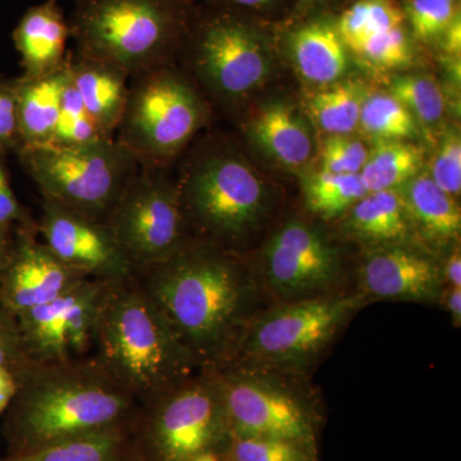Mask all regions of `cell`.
Wrapping results in <instances>:
<instances>
[{
  "mask_svg": "<svg viewBox=\"0 0 461 461\" xmlns=\"http://www.w3.org/2000/svg\"><path fill=\"white\" fill-rule=\"evenodd\" d=\"M135 276L202 371H215L235 357L249 323L260 312L257 276L230 250L205 240H187L172 256Z\"/></svg>",
  "mask_w": 461,
  "mask_h": 461,
  "instance_id": "1",
  "label": "cell"
},
{
  "mask_svg": "<svg viewBox=\"0 0 461 461\" xmlns=\"http://www.w3.org/2000/svg\"><path fill=\"white\" fill-rule=\"evenodd\" d=\"M139 402L91 357L32 363L11 402L14 455L69 439L127 429Z\"/></svg>",
  "mask_w": 461,
  "mask_h": 461,
  "instance_id": "2",
  "label": "cell"
},
{
  "mask_svg": "<svg viewBox=\"0 0 461 461\" xmlns=\"http://www.w3.org/2000/svg\"><path fill=\"white\" fill-rule=\"evenodd\" d=\"M93 350L91 359L140 405L202 372L135 275L109 285Z\"/></svg>",
  "mask_w": 461,
  "mask_h": 461,
  "instance_id": "3",
  "label": "cell"
},
{
  "mask_svg": "<svg viewBox=\"0 0 461 461\" xmlns=\"http://www.w3.org/2000/svg\"><path fill=\"white\" fill-rule=\"evenodd\" d=\"M69 27L78 54L132 78L167 65L187 20L180 0H77Z\"/></svg>",
  "mask_w": 461,
  "mask_h": 461,
  "instance_id": "4",
  "label": "cell"
},
{
  "mask_svg": "<svg viewBox=\"0 0 461 461\" xmlns=\"http://www.w3.org/2000/svg\"><path fill=\"white\" fill-rule=\"evenodd\" d=\"M364 303L359 293L339 291L258 312L230 363L302 373L330 348Z\"/></svg>",
  "mask_w": 461,
  "mask_h": 461,
  "instance_id": "5",
  "label": "cell"
},
{
  "mask_svg": "<svg viewBox=\"0 0 461 461\" xmlns=\"http://www.w3.org/2000/svg\"><path fill=\"white\" fill-rule=\"evenodd\" d=\"M204 105L189 81L168 65L130 78L115 140L139 166L162 168L198 131Z\"/></svg>",
  "mask_w": 461,
  "mask_h": 461,
  "instance_id": "6",
  "label": "cell"
},
{
  "mask_svg": "<svg viewBox=\"0 0 461 461\" xmlns=\"http://www.w3.org/2000/svg\"><path fill=\"white\" fill-rule=\"evenodd\" d=\"M17 154L42 198L102 221L140 167L115 139L80 148H26Z\"/></svg>",
  "mask_w": 461,
  "mask_h": 461,
  "instance_id": "7",
  "label": "cell"
},
{
  "mask_svg": "<svg viewBox=\"0 0 461 461\" xmlns=\"http://www.w3.org/2000/svg\"><path fill=\"white\" fill-rule=\"evenodd\" d=\"M211 372L222 395L230 436L312 444L313 411L304 391L293 381L295 375L238 363Z\"/></svg>",
  "mask_w": 461,
  "mask_h": 461,
  "instance_id": "8",
  "label": "cell"
},
{
  "mask_svg": "<svg viewBox=\"0 0 461 461\" xmlns=\"http://www.w3.org/2000/svg\"><path fill=\"white\" fill-rule=\"evenodd\" d=\"M142 406V460L191 461L229 439L213 372L202 371Z\"/></svg>",
  "mask_w": 461,
  "mask_h": 461,
  "instance_id": "9",
  "label": "cell"
},
{
  "mask_svg": "<svg viewBox=\"0 0 461 461\" xmlns=\"http://www.w3.org/2000/svg\"><path fill=\"white\" fill-rule=\"evenodd\" d=\"M178 194L186 224L221 248L248 236L266 209L262 181L236 157L205 158L187 173Z\"/></svg>",
  "mask_w": 461,
  "mask_h": 461,
  "instance_id": "10",
  "label": "cell"
},
{
  "mask_svg": "<svg viewBox=\"0 0 461 461\" xmlns=\"http://www.w3.org/2000/svg\"><path fill=\"white\" fill-rule=\"evenodd\" d=\"M160 169L139 167L104 218L135 272L162 262L187 241L178 187Z\"/></svg>",
  "mask_w": 461,
  "mask_h": 461,
  "instance_id": "11",
  "label": "cell"
},
{
  "mask_svg": "<svg viewBox=\"0 0 461 461\" xmlns=\"http://www.w3.org/2000/svg\"><path fill=\"white\" fill-rule=\"evenodd\" d=\"M341 276L339 249L321 230L291 221L267 242L257 280L278 304L339 293Z\"/></svg>",
  "mask_w": 461,
  "mask_h": 461,
  "instance_id": "12",
  "label": "cell"
},
{
  "mask_svg": "<svg viewBox=\"0 0 461 461\" xmlns=\"http://www.w3.org/2000/svg\"><path fill=\"white\" fill-rule=\"evenodd\" d=\"M111 282L86 278L47 304L18 315L27 357L35 364L87 357Z\"/></svg>",
  "mask_w": 461,
  "mask_h": 461,
  "instance_id": "13",
  "label": "cell"
},
{
  "mask_svg": "<svg viewBox=\"0 0 461 461\" xmlns=\"http://www.w3.org/2000/svg\"><path fill=\"white\" fill-rule=\"evenodd\" d=\"M194 67L209 86L227 98L245 95L262 83L268 60L259 36L232 14L209 16L193 36Z\"/></svg>",
  "mask_w": 461,
  "mask_h": 461,
  "instance_id": "14",
  "label": "cell"
},
{
  "mask_svg": "<svg viewBox=\"0 0 461 461\" xmlns=\"http://www.w3.org/2000/svg\"><path fill=\"white\" fill-rule=\"evenodd\" d=\"M38 232L58 259L86 277L118 281L135 275L104 221L42 198Z\"/></svg>",
  "mask_w": 461,
  "mask_h": 461,
  "instance_id": "15",
  "label": "cell"
},
{
  "mask_svg": "<svg viewBox=\"0 0 461 461\" xmlns=\"http://www.w3.org/2000/svg\"><path fill=\"white\" fill-rule=\"evenodd\" d=\"M36 232L17 230L14 251L0 273V305L14 317L47 304L89 278L58 259L36 239Z\"/></svg>",
  "mask_w": 461,
  "mask_h": 461,
  "instance_id": "16",
  "label": "cell"
},
{
  "mask_svg": "<svg viewBox=\"0 0 461 461\" xmlns=\"http://www.w3.org/2000/svg\"><path fill=\"white\" fill-rule=\"evenodd\" d=\"M444 291L442 271L429 257L402 244L373 251L359 269L364 299L436 304Z\"/></svg>",
  "mask_w": 461,
  "mask_h": 461,
  "instance_id": "17",
  "label": "cell"
},
{
  "mask_svg": "<svg viewBox=\"0 0 461 461\" xmlns=\"http://www.w3.org/2000/svg\"><path fill=\"white\" fill-rule=\"evenodd\" d=\"M12 36L20 53L23 77H44L66 66L71 27L58 0H45L27 9Z\"/></svg>",
  "mask_w": 461,
  "mask_h": 461,
  "instance_id": "18",
  "label": "cell"
},
{
  "mask_svg": "<svg viewBox=\"0 0 461 461\" xmlns=\"http://www.w3.org/2000/svg\"><path fill=\"white\" fill-rule=\"evenodd\" d=\"M69 81L77 90L87 113L108 138L115 139L127 98L130 77L121 69L81 56H68Z\"/></svg>",
  "mask_w": 461,
  "mask_h": 461,
  "instance_id": "19",
  "label": "cell"
},
{
  "mask_svg": "<svg viewBox=\"0 0 461 461\" xmlns=\"http://www.w3.org/2000/svg\"><path fill=\"white\" fill-rule=\"evenodd\" d=\"M67 80V63L59 71L44 77L20 76L12 80L16 93L21 150L51 144Z\"/></svg>",
  "mask_w": 461,
  "mask_h": 461,
  "instance_id": "20",
  "label": "cell"
},
{
  "mask_svg": "<svg viewBox=\"0 0 461 461\" xmlns=\"http://www.w3.org/2000/svg\"><path fill=\"white\" fill-rule=\"evenodd\" d=\"M345 48L336 26L323 21L300 27L291 36L295 65L314 84H330L341 77L348 66Z\"/></svg>",
  "mask_w": 461,
  "mask_h": 461,
  "instance_id": "21",
  "label": "cell"
},
{
  "mask_svg": "<svg viewBox=\"0 0 461 461\" xmlns=\"http://www.w3.org/2000/svg\"><path fill=\"white\" fill-rule=\"evenodd\" d=\"M411 226L403 200L395 190L368 193L348 209V230L364 241L402 244Z\"/></svg>",
  "mask_w": 461,
  "mask_h": 461,
  "instance_id": "22",
  "label": "cell"
},
{
  "mask_svg": "<svg viewBox=\"0 0 461 461\" xmlns=\"http://www.w3.org/2000/svg\"><path fill=\"white\" fill-rule=\"evenodd\" d=\"M251 135L271 156L286 166L305 165L313 153L308 127L285 104L263 108L251 122Z\"/></svg>",
  "mask_w": 461,
  "mask_h": 461,
  "instance_id": "23",
  "label": "cell"
},
{
  "mask_svg": "<svg viewBox=\"0 0 461 461\" xmlns=\"http://www.w3.org/2000/svg\"><path fill=\"white\" fill-rule=\"evenodd\" d=\"M402 200L411 221L420 224L429 238L438 241L459 238V205L454 196L439 189L429 176H418L409 181Z\"/></svg>",
  "mask_w": 461,
  "mask_h": 461,
  "instance_id": "24",
  "label": "cell"
},
{
  "mask_svg": "<svg viewBox=\"0 0 461 461\" xmlns=\"http://www.w3.org/2000/svg\"><path fill=\"white\" fill-rule=\"evenodd\" d=\"M8 461H144L127 429L105 430L69 439L32 453L14 455Z\"/></svg>",
  "mask_w": 461,
  "mask_h": 461,
  "instance_id": "25",
  "label": "cell"
},
{
  "mask_svg": "<svg viewBox=\"0 0 461 461\" xmlns=\"http://www.w3.org/2000/svg\"><path fill=\"white\" fill-rule=\"evenodd\" d=\"M423 150L402 140H378L359 173L368 193L395 190L417 176Z\"/></svg>",
  "mask_w": 461,
  "mask_h": 461,
  "instance_id": "26",
  "label": "cell"
},
{
  "mask_svg": "<svg viewBox=\"0 0 461 461\" xmlns=\"http://www.w3.org/2000/svg\"><path fill=\"white\" fill-rule=\"evenodd\" d=\"M405 20L395 0H357L342 14L336 29L345 47L355 53L371 36L402 27Z\"/></svg>",
  "mask_w": 461,
  "mask_h": 461,
  "instance_id": "27",
  "label": "cell"
},
{
  "mask_svg": "<svg viewBox=\"0 0 461 461\" xmlns=\"http://www.w3.org/2000/svg\"><path fill=\"white\" fill-rule=\"evenodd\" d=\"M368 194L360 175L318 173L308 181L305 198L308 208L323 218H335Z\"/></svg>",
  "mask_w": 461,
  "mask_h": 461,
  "instance_id": "28",
  "label": "cell"
},
{
  "mask_svg": "<svg viewBox=\"0 0 461 461\" xmlns=\"http://www.w3.org/2000/svg\"><path fill=\"white\" fill-rule=\"evenodd\" d=\"M363 103L362 89L357 85L339 84L314 95L311 112L324 131L348 135L359 124Z\"/></svg>",
  "mask_w": 461,
  "mask_h": 461,
  "instance_id": "29",
  "label": "cell"
},
{
  "mask_svg": "<svg viewBox=\"0 0 461 461\" xmlns=\"http://www.w3.org/2000/svg\"><path fill=\"white\" fill-rule=\"evenodd\" d=\"M105 140H114V139L108 138L93 117L87 113L83 100L69 81L68 76L51 147L80 148Z\"/></svg>",
  "mask_w": 461,
  "mask_h": 461,
  "instance_id": "30",
  "label": "cell"
},
{
  "mask_svg": "<svg viewBox=\"0 0 461 461\" xmlns=\"http://www.w3.org/2000/svg\"><path fill=\"white\" fill-rule=\"evenodd\" d=\"M359 124L378 140H403L415 133L412 114L390 94L364 100Z\"/></svg>",
  "mask_w": 461,
  "mask_h": 461,
  "instance_id": "31",
  "label": "cell"
},
{
  "mask_svg": "<svg viewBox=\"0 0 461 461\" xmlns=\"http://www.w3.org/2000/svg\"><path fill=\"white\" fill-rule=\"evenodd\" d=\"M390 95L424 123H437L445 112V98L438 85L427 76H402L393 80Z\"/></svg>",
  "mask_w": 461,
  "mask_h": 461,
  "instance_id": "32",
  "label": "cell"
},
{
  "mask_svg": "<svg viewBox=\"0 0 461 461\" xmlns=\"http://www.w3.org/2000/svg\"><path fill=\"white\" fill-rule=\"evenodd\" d=\"M232 461H308L305 445L266 437H229Z\"/></svg>",
  "mask_w": 461,
  "mask_h": 461,
  "instance_id": "33",
  "label": "cell"
},
{
  "mask_svg": "<svg viewBox=\"0 0 461 461\" xmlns=\"http://www.w3.org/2000/svg\"><path fill=\"white\" fill-rule=\"evenodd\" d=\"M403 12L412 32L423 41L441 38L455 18L460 16L456 0H409Z\"/></svg>",
  "mask_w": 461,
  "mask_h": 461,
  "instance_id": "34",
  "label": "cell"
},
{
  "mask_svg": "<svg viewBox=\"0 0 461 461\" xmlns=\"http://www.w3.org/2000/svg\"><path fill=\"white\" fill-rule=\"evenodd\" d=\"M355 53L381 68H396L411 62V41L403 26L397 27L371 36Z\"/></svg>",
  "mask_w": 461,
  "mask_h": 461,
  "instance_id": "35",
  "label": "cell"
},
{
  "mask_svg": "<svg viewBox=\"0 0 461 461\" xmlns=\"http://www.w3.org/2000/svg\"><path fill=\"white\" fill-rule=\"evenodd\" d=\"M368 154L366 148L357 139L332 135L324 142L321 150V171L336 175H359Z\"/></svg>",
  "mask_w": 461,
  "mask_h": 461,
  "instance_id": "36",
  "label": "cell"
},
{
  "mask_svg": "<svg viewBox=\"0 0 461 461\" xmlns=\"http://www.w3.org/2000/svg\"><path fill=\"white\" fill-rule=\"evenodd\" d=\"M430 178L448 195H459L461 191V141L456 133L446 136L432 165Z\"/></svg>",
  "mask_w": 461,
  "mask_h": 461,
  "instance_id": "37",
  "label": "cell"
},
{
  "mask_svg": "<svg viewBox=\"0 0 461 461\" xmlns=\"http://www.w3.org/2000/svg\"><path fill=\"white\" fill-rule=\"evenodd\" d=\"M32 364L23 350L16 317L0 305V368L9 369L20 378Z\"/></svg>",
  "mask_w": 461,
  "mask_h": 461,
  "instance_id": "38",
  "label": "cell"
},
{
  "mask_svg": "<svg viewBox=\"0 0 461 461\" xmlns=\"http://www.w3.org/2000/svg\"><path fill=\"white\" fill-rule=\"evenodd\" d=\"M5 151L0 150V227L11 230H38V224L32 222L26 209L16 198L11 181L7 165H5Z\"/></svg>",
  "mask_w": 461,
  "mask_h": 461,
  "instance_id": "39",
  "label": "cell"
},
{
  "mask_svg": "<svg viewBox=\"0 0 461 461\" xmlns=\"http://www.w3.org/2000/svg\"><path fill=\"white\" fill-rule=\"evenodd\" d=\"M23 148L18 129L17 100L12 80L0 78V150L18 153Z\"/></svg>",
  "mask_w": 461,
  "mask_h": 461,
  "instance_id": "40",
  "label": "cell"
},
{
  "mask_svg": "<svg viewBox=\"0 0 461 461\" xmlns=\"http://www.w3.org/2000/svg\"><path fill=\"white\" fill-rule=\"evenodd\" d=\"M18 375L9 369L0 368V412L11 405L16 396Z\"/></svg>",
  "mask_w": 461,
  "mask_h": 461,
  "instance_id": "41",
  "label": "cell"
},
{
  "mask_svg": "<svg viewBox=\"0 0 461 461\" xmlns=\"http://www.w3.org/2000/svg\"><path fill=\"white\" fill-rule=\"evenodd\" d=\"M442 281L447 284L445 287H461V253L460 247L454 248L445 264L444 272H442Z\"/></svg>",
  "mask_w": 461,
  "mask_h": 461,
  "instance_id": "42",
  "label": "cell"
},
{
  "mask_svg": "<svg viewBox=\"0 0 461 461\" xmlns=\"http://www.w3.org/2000/svg\"><path fill=\"white\" fill-rule=\"evenodd\" d=\"M451 315L455 329L461 327V287H444L441 300Z\"/></svg>",
  "mask_w": 461,
  "mask_h": 461,
  "instance_id": "43",
  "label": "cell"
},
{
  "mask_svg": "<svg viewBox=\"0 0 461 461\" xmlns=\"http://www.w3.org/2000/svg\"><path fill=\"white\" fill-rule=\"evenodd\" d=\"M444 50L451 56H460L461 50V21L460 16L455 18L450 26L441 35Z\"/></svg>",
  "mask_w": 461,
  "mask_h": 461,
  "instance_id": "44",
  "label": "cell"
},
{
  "mask_svg": "<svg viewBox=\"0 0 461 461\" xmlns=\"http://www.w3.org/2000/svg\"><path fill=\"white\" fill-rule=\"evenodd\" d=\"M17 230L0 227V273L5 269V264L8 263L12 251H14Z\"/></svg>",
  "mask_w": 461,
  "mask_h": 461,
  "instance_id": "45",
  "label": "cell"
},
{
  "mask_svg": "<svg viewBox=\"0 0 461 461\" xmlns=\"http://www.w3.org/2000/svg\"><path fill=\"white\" fill-rule=\"evenodd\" d=\"M232 5H241V7L259 8L268 5L271 0H226Z\"/></svg>",
  "mask_w": 461,
  "mask_h": 461,
  "instance_id": "46",
  "label": "cell"
},
{
  "mask_svg": "<svg viewBox=\"0 0 461 461\" xmlns=\"http://www.w3.org/2000/svg\"><path fill=\"white\" fill-rule=\"evenodd\" d=\"M191 461H221V460H220V457H218L217 455H215L213 453V451H209V453H204V454L199 455L198 457H195V459L191 460Z\"/></svg>",
  "mask_w": 461,
  "mask_h": 461,
  "instance_id": "47",
  "label": "cell"
},
{
  "mask_svg": "<svg viewBox=\"0 0 461 461\" xmlns=\"http://www.w3.org/2000/svg\"><path fill=\"white\" fill-rule=\"evenodd\" d=\"M308 2H317V0H308Z\"/></svg>",
  "mask_w": 461,
  "mask_h": 461,
  "instance_id": "48",
  "label": "cell"
}]
</instances>
